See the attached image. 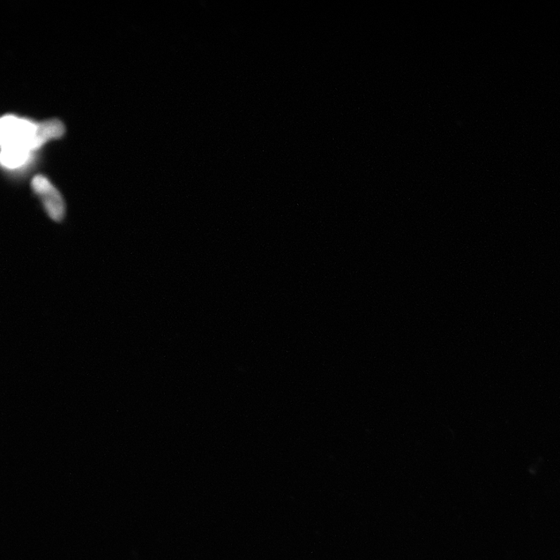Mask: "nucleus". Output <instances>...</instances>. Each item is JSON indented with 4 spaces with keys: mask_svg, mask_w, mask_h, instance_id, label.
I'll use <instances>...</instances> for the list:
<instances>
[{
    "mask_svg": "<svg viewBox=\"0 0 560 560\" xmlns=\"http://www.w3.org/2000/svg\"><path fill=\"white\" fill-rule=\"evenodd\" d=\"M37 123L18 116L7 115L0 122L1 163L8 169H17L30 159L36 149Z\"/></svg>",
    "mask_w": 560,
    "mask_h": 560,
    "instance_id": "obj_1",
    "label": "nucleus"
},
{
    "mask_svg": "<svg viewBox=\"0 0 560 560\" xmlns=\"http://www.w3.org/2000/svg\"><path fill=\"white\" fill-rule=\"evenodd\" d=\"M32 186L50 218L56 221L63 220L66 213L64 200L49 179L43 175H37L32 179Z\"/></svg>",
    "mask_w": 560,
    "mask_h": 560,
    "instance_id": "obj_2",
    "label": "nucleus"
},
{
    "mask_svg": "<svg viewBox=\"0 0 560 560\" xmlns=\"http://www.w3.org/2000/svg\"><path fill=\"white\" fill-rule=\"evenodd\" d=\"M65 132L64 125L56 119L37 123L36 149H39L51 139L61 137Z\"/></svg>",
    "mask_w": 560,
    "mask_h": 560,
    "instance_id": "obj_3",
    "label": "nucleus"
}]
</instances>
